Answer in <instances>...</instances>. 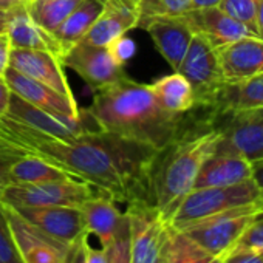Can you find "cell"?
<instances>
[{"mask_svg": "<svg viewBox=\"0 0 263 263\" xmlns=\"http://www.w3.org/2000/svg\"><path fill=\"white\" fill-rule=\"evenodd\" d=\"M0 144L21 155H36L91 184L113 201H147L149 171L158 154L151 144L105 130H85L61 140L31 128L7 115L0 116Z\"/></svg>", "mask_w": 263, "mask_h": 263, "instance_id": "obj_1", "label": "cell"}, {"mask_svg": "<svg viewBox=\"0 0 263 263\" xmlns=\"http://www.w3.org/2000/svg\"><path fill=\"white\" fill-rule=\"evenodd\" d=\"M84 113L99 130L163 149L184 134L183 115L164 110L147 84L128 79L95 90L91 105Z\"/></svg>", "mask_w": 263, "mask_h": 263, "instance_id": "obj_2", "label": "cell"}, {"mask_svg": "<svg viewBox=\"0 0 263 263\" xmlns=\"http://www.w3.org/2000/svg\"><path fill=\"white\" fill-rule=\"evenodd\" d=\"M217 128L184 134L160 149L149 171L147 203L169 223L181 200L194 189L203 163L215 154Z\"/></svg>", "mask_w": 263, "mask_h": 263, "instance_id": "obj_3", "label": "cell"}, {"mask_svg": "<svg viewBox=\"0 0 263 263\" xmlns=\"http://www.w3.org/2000/svg\"><path fill=\"white\" fill-rule=\"evenodd\" d=\"M254 204L260 206V192L252 178L232 186L192 189L175 209L169 224L180 229L194 221Z\"/></svg>", "mask_w": 263, "mask_h": 263, "instance_id": "obj_4", "label": "cell"}, {"mask_svg": "<svg viewBox=\"0 0 263 263\" xmlns=\"http://www.w3.org/2000/svg\"><path fill=\"white\" fill-rule=\"evenodd\" d=\"M260 212L261 209L257 204L243 206L194 221L178 231L186 234L206 252L223 260L238 245L241 235Z\"/></svg>", "mask_w": 263, "mask_h": 263, "instance_id": "obj_5", "label": "cell"}, {"mask_svg": "<svg viewBox=\"0 0 263 263\" xmlns=\"http://www.w3.org/2000/svg\"><path fill=\"white\" fill-rule=\"evenodd\" d=\"M132 263H164L169 223L147 201L127 204Z\"/></svg>", "mask_w": 263, "mask_h": 263, "instance_id": "obj_6", "label": "cell"}, {"mask_svg": "<svg viewBox=\"0 0 263 263\" xmlns=\"http://www.w3.org/2000/svg\"><path fill=\"white\" fill-rule=\"evenodd\" d=\"M91 184L81 180H56L37 184H10L2 195V203L11 208L30 206H76L95 197Z\"/></svg>", "mask_w": 263, "mask_h": 263, "instance_id": "obj_7", "label": "cell"}, {"mask_svg": "<svg viewBox=\"0 0 263 263\" xmlns=\"http://www.w3.org/2000/svg\"><path fill=\"white\" fill-rule=\"evenodd\" d=\"M192 87L195 107H211L215 95L224 84L217 50L200 34H194L192 42L177 70Z\"/></svg>", "mask_w": 263, "mask_h": 263, "instance_id": "obj_8", "label": "cell"}, {"mask_svg": "<svg viewBox=\"0 0 263 263\" xmlns=\"http://www.w3.org/2000/svg\"><path fill=\"white\" fill-rule=\"evenodd\" d=\"M218 130V144L215 152L234 154L249 163L263 160V108L232 111Z\"/></svg>", "mask_w": 263, "mask_h": 263, "instance_id": "obj_9", "label": "cell"}, {"mask_svg": "<svg viewBox=\"0 0 263 263\" xmlns=\"http://www.w3.org/2000/svg\"><path fill=\"white\" fill-rule=\"evenodd\" d=\"M62 65L74 70L91 88L99 90L124 76L122 61L111 47H96L81 41L64 58Z\"/></svg>", "mask_w": 263, "mask_h": 263, "instance_id": "obj_10", "label": "cell"}, {"mask_svg": "<svg viewBox=\"0 0 263 263\" xmlns=\"http://www.w3.org/2000/svg\"><path fill=\"white\" fill-rule=\"evenodd\" d=\"M5 209L24 263H68L71 245L45 235L25 221L11 206L5 204Z\"/></svg>", "mask_w": 263, "mask_h": 263, "instance_id": "obj_11", "label": "cell"}, {"mask_svg": "<svg viewBox=\"0 0 263 263\" xmlns=\"http://www.w3.org/2000/svg\"><path fill=\"white\" fill-rule=\"evenodd\" d=\"M25 221L45 235L67 245L88 235L81 208L76 206H30L13 208Z\"/></svg>", "mask_w": 263, "mask_h": 263, "instance_id": "obj_12", "label": "cell"}, {"mask_svg": "<svg viewBox=\"0 0 263 263\" xmlns=\"http://www.w3.org/2000/svg\"><path fill=\"white\" fill-rule=\"evenodd\" d=\"M10 67L28 78L59 91L70 101H76L67 81L64 65L59 58L48 51L30 48H11Z\"/></svg>", "mask_w": 263, "mask_h": 263, "instance_id": "obj_13", "label": "cell"}, {"mask_svg": "<svg viewBox=\"0 0 263 263\" xmlns=\"http://www.w3.org/2000/svg\"><path fill=\"white\" fill-rule=\"evenodd\" d=\"M194 34L203 36L215 50H220L243 37L255 36L246 25L237 22L218 7L192 8L183 14Z\"/></svg>", "mask_w": 263, "mask_h": 263, "instance_id": "obj_14", "label": "cell"}, {"mask_svg": "<svg viewBox=\"0 0 263 263\" xmlns=\"http://www.w3.org/2000/svg\"><path fill=\"white\" fill-rule=\"evenodd\" d=\"M5 115L25 125H30L34 130L42 132V134H47L61 140H67V141L79 137L85 130H88L85 124L82 122V118L73 119V118L48 113L42 108L31 105L30 102H27L25 99H22L21 96L14 93H11L8 110Z\"/></svg>", "mask_w": 263, "mask_h": 263, "instance_id": "obj_15", "label": "cell"}, {"mask_svg": "<svg viewBox=\"0 0 263 263\" xmlns=\"http://www.w3.org/2000/svg\"><path fill=\"white\" fill-rule=\"evenodd\" d=\"M5 82L8 84L11 93L21 96L31 105L42 108L48 113L73 118V119H81V110L78 108L76 101H70L59 91L28 78L27 74L8 67L5 74H4Z\"/></svg>", "mask_w": 263, "mask_h": 263, "instance_id": "obj_16", "label": "cell"}, {"mask_svg": "<svg viewBox=\"0 0 263 263\" xmlns=\"http://www.w3.org/2000/svg\"><path fill=\"white\" fill-rule=\"evenodd\" d=\"M138 5L132 0H104V10L82 39L96 47H110L138 25Z\"/></svg>", "mask_w": 263, "mask_h": 263, "instance_id": "obj_17", "label": "cell"}, {"mask_svg": "<svg viewBox=\"0 0 263 263\" xmlns=\"http://www.w3.org/2000/svg\"><path fill=\"white\" fill-rule=\"evenodd\" d=\"M217 53L226 84L263 74V39L257 36L235 41L217 50Z\"/></svg>", "mask_w": 263, "mask_h": 263, "instance_id": "obj_18", "label": "cell"}, {"mask_svg": "<svg viewBox=\"0 0 263 263\" xmlns=\"http://www.w3.org/2000/svg\"><path fill=\"white\" fill-rule=\"evenodd\" d=\"M141 28H144L161 56L167 61V64L178 70L191 42L194 37V31L187 25L183 16H163L152 17L146 21Z\"/></svg>", "mask_w": 263, "mask_h": 263, "instance_id": "obj_19", "label": "cell"}, {"mask_svg": "<svg viewBox=\"0 0 263 263\" xmlns=\"http://www.w3.org/2000/svg\"><path fill=\"white\" fill-rule=\"evenodd\" d=\"M115 203L116 201L107 195L96 194L79 206L87 234L95 235L104 248H107L115 240L118 232L127 223L125 212H121Z\"/></svg>", "mask_w": 263, "mask_h": 263, "instance_id": "obj_20", "label": "cell"}, {"mask_svg": "<svg viewBox=\"0 0 263 263\" xmlns=\"http://www.w3.org/2000/svg\"><path fill=\"white\" fill-rule=\"evenodd\" d=\"M252 178V166L243 157L234 154H212L201 166L194 189L223 187Z\"/></svg>", "mask_w": 263, "mask_h": 263, "instance_id": "obj_21", "label": "cell"}, {"mask_svg": "<svg viewBox=\"0 0 263 263\" xmlns=\"http://www.w3.org/2000/svg\"><path fill=\"white\" fill-rule=\"evenodd\" d=\"M7 33L10 36V42L13 48H30V50L48 51L62 61V51L56 39L53 37L51 33L41 28L30 17L25 8V2L13 8Z\"/></svg>", "mask_w": 263, "mask_h": 263, "instance_id": "obj_22", "label": "cell"}, {"mask_svg": "<svg viewBox=\"0 0 263 263\" xmlns=\"http://www.w3.org/2000/svg\"><path fill=\"white\" fill-rule=\"evenodd\" d=\"M211 107L218 116L240 110L263 108V74L240 82H224L215 95Z\"/></svg>", "mask_w": 263, "mask_h": 263, "instance_id": "obj_23", "label": "cell"}, {"mask_svg": "<svg viewBox=\"0 0 263 263\" xmlns=\"http://www.w3.org/2000/svg\"><path fill=\"white\" fill-rule=\"evenodd\" d=\"M102 10L104 0H82L67 21L53 33V37L61 47L62 58L85 37L88 30L101 16Z\"/></svg>", "mask_w": 263, "mask_h": 263, "instance_id": "obj_24", "label": "cell"}, {"mask_svg": "<svg viewBox=\"0 0 263 263\" xmlns=\"http://www.w3.org/2000/svg\"><path fill=\"white\" fill-rule=\"evenodd\" d=\"M79 180L65 169L36 155H21L10 167L11 184H37L56 180ZM82 181V180H81Z\"/></svg>", "mask_w": 263, "mask_h": 263, "instance_id": "obj_25", "label": "cell"}, {"mask_svg": "<svg viewBox=\"0 0 263 263\" xmlns=\"http://www.w3.org/2000/svg\"><path fill=\"white\" fill-rule=\"evenodd\" d=\"M151 87L158 104L171 113L184 115L195 107L192 87L187 79L178 71L158 79Z\"/></svg>", "mask_w": 263, "mask_h": 263, "instance_id": "obj_26", "label": "cell"}, {"mask_svg": "<svg viewBox=\"0 0 263 263\" xmlns=\"http://www.w3.org/2000/svg\"><path fill=\"white\" fill-rule=\"evenodd\" d=\"M82 0H25L30 17L45 31L54 33Z\"/></svg>", "mask_w": 263, "mask_h": 263, "instance_id": "obj_27", "label": "cell"}, {"mask_svg": "<svg viewBox=\"0 0 263 263\" xmlns=\"http://www.w3.org/2000/svg\"><path fill=\"white\" fill-rule=\"evenodd\" d=\"M164 263H223L192 241L186 234L169 224Z\"/></svg>", "mask_w": 263, "mask_h": 263, "instance_id": "obj_28", "label": "cell"}, {"mask_svg": "<svg viewBox=\"0 0 263 263\" xmlns=\"http://www.w3.org/2000/svg\"><path fill=\"white\" fill-rule=\"evenodd\" d=\"M189 10H192V0H140L137 27H141L152 17L183 16Z\"/></svg>", "mask_w": 263, "mask_h": 263, "instance_id": "obj_29", "label": "cell"}, {"mask_svg": "<svg viewBox=\"0 0 263 263\" xmlns=\"http://www.w3.org/2000/svg\"><path fill=\"white\" fill-rule=\"evenodd\" d=\"M218 8L235 19L237 22L246 25L254 34H257V10H258V0H221Z\"/></svg>", "mask_w": 263, "mask_h": 263, "instance_id": "obj_30", "label": "cell"}, {"mask_svg": "<svg viewBox=\"0 0 263 263\" xmlns=\"http://www.w3.org/2000/svg\"><path fill=\"white\" fill-rule=\"evenodd\" d=\"M0 263H24L4 203H0Z\"/></svg>", "mask_w": 263, "mask_h": 263, "instance_id": "obj_31", "label": "cell"}, {"mask_svg": "<svg viewBox=\"0 0 263 263\" xmlns=\"http://www.w3.org/2000/svg\"><path fill=\"white\" fill-rule=\"evenodd\" d=\"M105 249H107V263H132L128 220L122 226V229L118 232L115 240Z\"/></svg>", "mask_w": 263, "mask_h": 263, "instance_id": "obj_32", "label": "cell"}, {"mask_svg": "<svg viewBox=\"0 0 263 263\" xmlns=\"http://www.w3.org/2000/svg\"><path fill=\"white\" fill-rule=\"evenodd\" d=\"M237 246L254 249V251H263V212H260L252 220V223L248 226Z\"/></svg>", "mask_w": 263, "mask_h": 263, "instance_id": "obj_33", "label": "cell"}, {"mask_svg": "<svg viewBox=\"0 0 263 263\" xmlns=\"http://www.w3.org/2000/svg\"><path fill=\"white\" fill-rule=\"evenodd\" d=\"M21 157V154L5 144H0V203H2V195L7 187L11 184L10 181V167L11 164Z\"/></svg>", "mask_w": 263, "mask_h": 263, "instance_id": "obj_34", "label": "cell"}, {"mask_svg": "<svg viewBox=\"0 0 263 263\" xmlns=\"http://www.w3.org/2000/svg\"><path fill=\"white\" fill-rule=\"evenodd\" d=\"M223 263H263V255L260 251L237 246L223 258Z\"/></svg>", "mask_w": 263, "mask_h": 263, "instance_id": "obj_35", "label": "cell"}, {"mask_svg": "<svg viewBox=\"0 0 263 263\" xmlns=\"http://www.w3.org/2000/svg\"><path fill=\"white\" fill-rule=\"evenodd\" d=\"M11 42L8 33H0V78H4L7 68L10 67Z\"/></svg>", "mask_w": 263, "mask_h": 263, "instance_id": "obj_36", "label": "cell"}, {"mask_svg": "<svg viewBox=\"0 0 263 263\" xmlns=\"http://www.w3.org/2000/svg\"><path fill=\"white\" fill-rule=\"evenodd\" d=\"M85 263H107V249L104 246L95 248L88 243V238L84 243Z\"/></svg>", "mask_w": 263, "mask_h": 263, "instance_id": "obj_37", "label": "cell"}, {"mask_svg": "<svg viewBox=\"0 0 263 263\" xmlns=\"http://www.w3.org/2000/svg\"><path fill=\"white\" fill-rule=\"evenodd\" d=\"M252 166V180L260 192V209L263 212V160L251 163Z\"/></svg>", "mask_w": 263, "mask_h": 263, "instance_id": "obj_38", "label": "cell"}, {"mask_svg": "<svg viewBox=\"0 0 263 263\" xmlns=\"http://www.w3.org/2000/svg\"><path fill=\"white\" fill-rule=\"evenodd\" d=\"M88 238V235L81 237L78 241H74L71 245V251H70V258L68 263H85V255H84V243Z\"/></svg>", "mask_w": 263, "mask_h": 263, "instance_id": "obj_39", "label": "cell"}, {"mask_svg": "<svg viewBox=\"0 0 263 263\" xmlns=\"http://www.w3.org/2000/svg\"><path fill=\"white\" fill-rule=\"evenodd\" d=\"M10 98H11V90H10L8 84L5 82V79L0 78V116H4L7 113Z\"/></svg>", "mask_w": 263, "mask_h": 263, "instance_id": "obj_40", "label": "cell"}, {"mask_svg": "<svg viewBox=\"0 0 263 263\" xmlns=\"http://www.w3.org/2000/svg\"><path fill=\"white\" fill-rule=\"evenodd\" d=\"M11 11H13V8L0 10V33H7L8 22H10V17H11Z\"/></svg>", "mask_w": 263, "mask_h": 263, "instance_id": "obj_41", "label": "cell"}, {"mask_svg": "<svg viewBox=\"0 0 263 263\" xmlns=\"http://www.w3.org/2000/svg\"><path fill=\"white\" fill-rule=\"evenodd\" d=\"M257 34L263 39V0H258V10H257Z\"/></svg>", "mask_w": 263, "mask_h": 263, "instance_id": "obj_42", "label": "cell"}, {"mask_svg": "<svg viewBox=\"0 0 263 263\" xmlns=\"http://www.w3.org/2000/svg\"><path fill=\"white\" fill-rule=\"evenodd\" d=\"M221 0H192V8H211L218 7Z\"/></svg>", "mask_w": 263, "mask_h": 263, "instance_id": "obj_43", "label": "cell"}, {"mask_svg": "<svg viewBox=\"0 0 263 263\" xmlns=\"http://www.w3.org/2000/svg\"><path fill=\"white\" fill-rule=\"evenodd\" d=\"M24 2L25 0H0V10H10V8H14Z\"/></svg>", "mask_w": 263, "mask_h": 263, "instance_id": "obj_44", "label": "cell"}, {"mask_svg": "<svg viewBox=\"0 0 263 263\" xmlns=\"http://www.w3.org/2000/svg\"><path fill=\"white\" fill-rule=\"evenodd\" d=\"M132 2H135V4L138 5V2H140V0H132Z\"/></svg>", "mask_w": 263, "mask_h": 263, "instance_id": "obj_45", "label": "cell"}, {"mask_svg": "<svg viewBox=\"0 0 263 263\" xmlns=\"http://www.w3.org/2000/svg\"><path fill=\"white\" fill-rule=\"evenodd\" d=\"M260 254H261V255H263V251H260Z\"/></svg>", "mask_w": 263, "mask_h": 263, "instance_id": "obj_46", "label": "cell"}]
</instances>
